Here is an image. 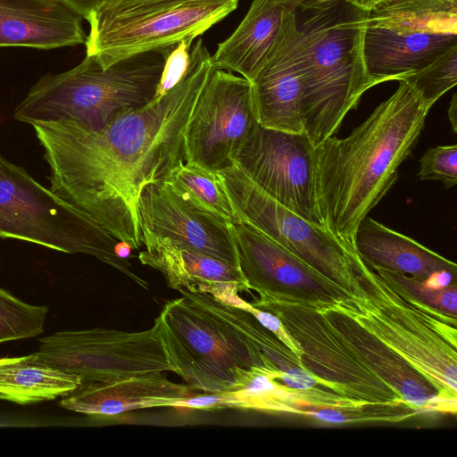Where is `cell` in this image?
Segmentation results:
<instances>
[{"label":"cell","instance_id":"obj_18","mask_svg":"<svg viewBox=\"0 0 457 457\" xmlns=\"http://www.w3.org/2000/svg\"><path fill=\"white\" fill-rule=\"evenodd\" d=\"M142 264L159 270L167 286L176 290L204 293L233 304L238 293L249 291L240 269L211 255L179 246L170 239L144 237Z\"/></svg>","mask_w":457,"mask_h":457},{"label":"cell","instance_id":"obj_15","mask_svg":"<svg viewBox=\"0 0 457 457\" xmlns=\"http://www.w3.org/2000/svg\"><path fill=\"white\" fill-rule=\"evenodd\" d=\"M138 217L142 240L167 238L239 268L231 223L185 197L165 179L144 187Z\"/></svg>","mask_w":457,"mask_h":457},{"label":"cell","instance_id":"obj_21","mask_svg":"<svg viewBox=\"0 0 457 457\" xmlns=\"http://www.w3.org/2000/svg\"><path fill=\"white\" fill-rule=\"evenodd\" d=\"M455 44L457 34L453 33L401 32L365 22L361 52L368 80L371 87L400 81Z\"/></svg>","mask_w":457,"mask_h":457},{"label":"cell","instance_id":"obj_14","mask_svg":"<svg viewBox=\"0 0 457 457\" xmlns=\"http://www.w3.org/2000/svg\"><path fill=\"white\" fill-rule=\"evenodd\" d=\"M239 269L259 295L321 310L348 303L344 289L247 223H231Z\"/></svg>","mask_w":457,"mask_h":457},{"label":"cell","instance_id":"obj_4","mask_svg":"<svg viewBox=\"0 0 457 457\" xmlns=\"http://www.w3.org/2000/svg\"><path fill=\"white\" fill-rule=\"evenodd\" d=\"M298 22L305 50L303 133L317 147L337 133L371 86L361 52L368 11L349 0L308 12Z\"/></svg>","mask_w":457,"mask_h":457},{"label":"cell","instance_id":"obj_33","mask_svg":"<svg viewBox=\"0 0 457 457\" xmlns=\"http://www.w3.org/2000/svg\"><path fill=\"white\" fill-rule=\"evenodd\" d=\"M233 306L250 312L262 327L275 335L288 349L300 358L301 351L299 347L294 342L280 320L275 314L253 306L251 303L245 301L240 296L237 299Z\"/></svg>","mask_w":457,"mask_h":457},{"label":"cell","instance_id":"obj_31","mask_svg":"<svg viewBox=\"0 0 457 457\" xmlns=\"http://www.w3.org/2000/svg\"><path fill=\"white\" fill-rule=\"evenodd\" d=\"M418 176L422 180H438L445 188L457 184V145L428 148L420 160Z\"/></svg>","mask_w":457,"mask_h":457},{"label":"cell","instance_id":"obj_36","mask_svg":"<svg viewBox=\"0 0 457 457\" xmlns=\"http://www.w3.org/2000/svg\"><path fill=\"white\" fill-rule=\"evenodd\" d=\"M349 1L362 10L370 11L375 6L380 4L384 2H386L388 0H349Z\"/></svg>","mask_w":457,"mask_h":457},{"label":"cell","instance_id":"obj_9","mask_svg":"<svg viewBox=\"0 0 457 457\" xmlns=\"http://www.w3.org/2000/svg\"><path fill=\"white\" fill-rule=\"evenodd\" d=\"M217 174L237 220L247 223L293 253L352 298L361 296L357 271L362 261L352 243L281 205L234 162Z\"/></svg>","mask_w":457,"mask_h":457},{"label":"cell","instance_id":"obj_1","mask_svg":"<svg viewBox=\"0 0 457 457\" xmlns=\"http://www.w3.org/2000/svg\"><path fill=\"white\" fill-rule=\"evenodd\" d=\"M212 69V55L198 38L175 87L103 129L89 130L71 120L32 124L49 166L50 189L138 250L140 194L185 162V130Z\"/></svg>","mask_w":457,"mask_h":457},{"label":"cell","instance_id":"obj_2","mask_svg":"<svg viewBox=\"0 0 457 457\" xmlns=\"http://www.w3.org/2000/svg\"><path fill=\"white\" fill-rule=\"evenodd\" d=\"M431 106L405 81L344 138L315 147L316 187L324 225L353 244L359 223L398 178Z\"/></svg>","mask_w":457,"mask_h":457},{"label":"cell","instance_id":"obj_19","mask_svg":"<svg viewBox=\"0 0 457 457\" xmlns=\"http://www.w3.org/2000/svg\"><path fill=\"white\" fill-rule=\"evenodd\" d=\"M340 406L341 397L322 386L318 385L307 389L288 387L273 379L268 372L261 369H255L248 373L237 389L189 395L172 405L173 408L202 411L237 409L306 416L311 411L337 410Z\"/></svg>","mask_w":457,"mask_h":457},{"label":"cell","instance_id":"obj_29","mask_svg":"<svg viewBox=\"0 0 457 457\" xmlns=\"http://www.w3.org/2000/svg\"><path fill=\"white\" fill-rule=\"evenodd\" d=\"M48 307L29 304L0 287V344L44 331Z\"/></svg>","mask_w":457,"mask_h":457},{"label":"cell","instance_id":"obj_24","mask_svg":"<svg viewBox=\"0 0 457 457\" xmlns=\"http://www.w3.org/2000/svg\"><path fill=\"white\" fill-rule=\"evenodd\" d=\"M290 10L294 9L279 0H253L236 30L218 45L212 56L213 68L237 72L251 82L265 62Z\"/></svg>","mask_w":457,"mask_h":457},{"label":"cell","instance_id":"obj_23","mask_svg":"<svg viewBox=\"0 0 457 457\" xmlns=\"http://www.w3.org/2000/svg\"><path fill=\"white\" fill-rule=\"evenodd\" d=\"M353 245L370 268L400 272L427 284L443 272L457 275L454 262L368 216L356 228Z\"/></svg>","mask_w":457,"mask_h":457},{"label":"cell","instance_id":"obj_11","mask_svg":"<svg viewBox=\"0 0 457 457\" xmlns=\"http://www.w3.org/2000/svg\"><path fill=\"white\" fill-rule=\"evenodd\" d=\"M37 357L81 377L82 382L150 372H174L157 323L142 331L95 328L40 337Z\"/></svg>","mask_w":457,"mask_h":457},{"label":"cell","instance_id":"obj_8","mask_svg":"<svg viewBox=\"0 0 457 457\" xmlns=\"http://www.w3.org/2000/svg\"><path fill=\"white\" fill-rule=\"evenodd\" d=\"M239 0H108L86 17L87 55L107 68L127 57L193 42Z\"/></svg>","mask_w":457,"mask_h":457},{"label":"cell","instance_id":"obj_17","mask_svg":"<svg viewBox=\"0 0 457 457\" xmlns=\"http://www.w3.org/2000/svg\"><path fill=\"white\" fill-rule=\"evenodd\" d=\"M320 312L349 343L365 365L420 412L456 414V403L442 396L434 386L392 348L358 323L339 306Z\"/></svg>","mask_w":457,"mask_h":457},{"label":"cell","instance_id":"obj_26","mask_svg":"<svg viewBox=\"0 0 457 457\" xmlns=\"http://www.w3.org/2000/svg\"><path fill=\"white\" fill-rule=\"evenodd\" d=\"M80 376L40 361L36 353L0 358V399L18 404L54 400L76 390Z\"/></svg>","mask_w":457,"mask_h":457},{"label":"cell","instance_id":"obj_13","mask_svg":"<svg viewBox=\"0 0 457 457\" xmlns=\"http://www.w3.org/2000/svg\"><path fill=\"white\" fill-rule=\"evenodd\" d=\"M256 122L252 83L213 68L185 130V162L213 171L229 166Z\"/></svg>","mask_w":457,"mask_h":457},{"label":"cell","instance_id":"obj_37","mask_svg":"<svg viewBox=\"0 0 457 457\" xmlns=\"http://www.w3.org/2000/svg\"><path fill=\"white\" fill-rule=\"evenodd\" d=\"M456 111H457V98L456 94H453V98L450 102L448 110L449 120L451 122L453 132H456Z\"/></svg>","mask_w":457,"mask_h":457},{"label":"cell","instance_id":"obj_34","mask_svg":"<svg viewBox=\"0 0 457 457\" xmlns=\"http://www.w3.org/2000/svg\"><path fill=\"white\" fill-rule=\"evenodd\" d=\"M292 9L302 12H312L331 5L340 0H279Z\"/></svg>","mask_w":457,"mask_h":457},{"label":"cell","instance_id":"obj_5","mask_svg":"<svg viewBox=\"0 0 457 457\" xmlns=\"http://www.w3.org/2000/svg\"><path fill=\"white\" fill-rule=\"evenodd\" d=\"M357 278L362 295L337 306L456 403L457 319L403 299L363 262Z\"/></svg>","mask_w":457,"mask_h":457},{"label":"cell","instance_id":"obj_7","mask_svg":"<svg viewBox=\"0 0 457 457\" xmlns=\"http://www.w3.org/2000/svg\"><path fill=\"white\" fill-rule=\"evenodd\" d=\"M154 322L178 375L191 390L237 389L254 369L277 381L281 378L253 344L185 295L166 302Z\"/></svg>","mask_w":457,"mask_h":457},{"label":"cell","instance_id":"obj_10","mask_svg":"<svg viewBox=\"0 0 457 457\" xmlns=\"http://www.w3.org/2000/svg\"><path fill=\"white\" fill-rule=\"evenodd\" d=\"M251 304L280 320L301 351L302 367L320 386L366 405L406 403L365 365L320 311L262 295Z\"/></svg>","mask_w":457,"mask_h":457},{"label":"cell","instance_id":"obj_6","mask_svg":"<svg viewBox=\"0 0 457 457\" xmlns=\"http://www.w3.org/2000/svg\"><path fill=\"white\" fill-rule=\"evenodd\" d=\"M0 237L68 253H86L117 269L140 287L146 281L127 261L132 248L88 215L36 181L0 154Z\"/></svg>","mask_w":457,"mask_h":457},{"label":"cell","instance_id":"obj_35","mask_svg":"<svg viewBox=\"0 0 457 457\" xmlns=\"http://www.w3.org/2000/svg\"><path fill=\"white\" fill-rule=\"evenodd\" d=\"M67 5H69L71 9H73L78 14H79L82 18L86 19L88 12L102 4L103 2L108 0H62Z\"/></svg>","mask_w":457,"mask_h":457},{"label":"cell","instance_id":"obj_32","mask_svg":"<svg viewBox=\"0 0 457 457\" xmlns=\"http://www.w3.org/2000/svg\"><path fill=\"white\" fill-rule=\"evenodd\" d=\"M191 46L192 42L182 41L169 54L154 100L167 93L180 81L190 62Z\"/></svg>","mask_w":457,"mask_h":457},{"label":"cell","instance_id":"obj_25","mask_svg":"<svg viewBox=\"0 0 457 457\" xmlns=\"http://www.w3.org/2000/svg\"><path fill=\"white\" fill-rule=\"evenodd\" d=\"M179 292L227 322L253 344L281 374L278 383L296 389H307L319 385L312 374L302 367L299 358L250 312L219 302L208 294L191 293L183 289Z\"/></svg>","mask_w":457,"mask_h":457},{"label":"cell","instance_id":"obj_28","mask_svg":"<svg viewBox=\"0 0 457 457\" xmlns=\"http://www.w3.org/2000/svg\"><path fill=\"white\" fill-rule=\"evenodd\" d=\"M403 299L412 300L456 318L457 283L435 288L426 281L381 268H370Z\"/></svg>","mask_w":457,"mask_h":457},{"label":"cell","instance_id":"obj_30","mask_svg":"<svg viewBox=\"0 0 457 457\" xmlns=\"http://www.w3.org/2000/svg\"><path fill=\"white\" fill-rule=\"evenodd\" d=\"M431 107L457 83V44L428 65L402 79Z\"/></svg>","mask_w":457,"mask_h":457},{"label":"cell","instance_id":"obj_22","mask_svg":"<svg viewBox=\"0 0 457 457\" xmlns=\"http://www.w3.org/2000/svg\"><path fill=\"white\" fill-rule=\"evenodd\" d=\"M83 18L62 0H0V47L85 44Z\"/></svg>","mask_w":457,"mask_h":457},{"label":"cell","instance_id":"obj_12","mask_svg":"<svg viewBox=\"0 0 457 457\" xmlns=\"http://www.w3.org/2000/svg\"><path fill=\"white\" fill-rule=\"evenodd\" d=\"M233 162L281 205L325 226L317 199L315 146L304 133L273 129L257 121Z\"/></svg>","mask_w":457,"mask_h":457},{"label":"cell","instance_id":"obj_3","mask_svg":"<svg viewBox=\"0 0 457 457\" xmlns=\"http://www.w3.org/2000/svg\"><path fill=\"white\" fill-rule=\"evenodd\" d=\"M175 46L137 54L107 68L86 54L69 71L42 76L16 106L14 118L30 125L71 120L89 130L103 129L154 100Z\"/></svg>","mask_w":457,"mask_h":457},{"label":"cell","instance_id":"obj_27","mask_svg":"<svg viewBox=\"0 0 457 457\" xmlns=\"http://www.w3.org/2000/svg\"><path fill=\"white\" fill-rule=\"evenodd\" d=\"M165 179L180 194L230 223L237 220L217 171L187 161L173 169Z\"/></svg>","mask_w":457,"mask_h":457},{"label":"cell","instance_id":"obj_16","mask_svg":"<svg viewBox=\"0 0 457 457\" xmlns=\"http://www.w3.org/2000/svg\"><path fill=\"white\" fill-rule=\"evenodd\" d=\"M296 11L284 17L278 37L251 81L257 121L270 129L303 133L305 50Z\"/></svg>","mask_w":457,"mask_h":457},{"label":"cell","instance_id":"obj_20","mask_svg":"<svg viewBox=\"0 0 457 457\" xmlns=\"http://www.w3.org/2000/svg\"><path fill=\"white\" fill-rule=\"evenodd\" d=\"M187 385L170 380L163 372H150L93 381H84L62 396L64 409L90 416H116L127 411L171 407L189 396Z\"/></svg>","mask_w":457,"mask_h":457}]
</instances>
